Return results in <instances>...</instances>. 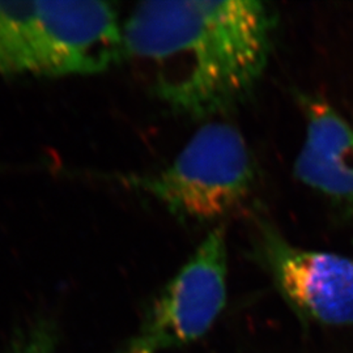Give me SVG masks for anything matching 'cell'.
Masks as SVG:
<instances>
[{"instance_id": "277c9868", "label": "cell", "mask_w": 353, "mask_h": 353, "mask_svg": "<svg viewBox=\"0 0 353 353\" xmlns=\"http://www.w3.org/2000/svg\"><path fill=\"white\" fill-rule=\"evenodd\" d=\"M252 254L299 316L330 327L353 326V259L293 245L265 217L255 216Z\"/></svg>"}, {"instance_id": "52a82bcc", "label": "cell", "mask_w": 353, "mask_h": 353, "mask_svg": "<svg viewBox=\"0 0 353 353\" xmlns=\"http://www.w3.org/2000/svg\"><path fill=\"white\" fill-rule=\"evenodd\" d=\"M7 353H57V336L48 321L36 319L19 330Z\"/></svg>"}, {"instance_id": "8992f818", "label": "cell", "mask_w": 353, "mask_h": 353, "mask_svg": "<svg viewBox=\"0 0 353 353\" xmlns=\"http://www.w3.org/2000/svg\"><path fill=\"white\" fill-rule=\"evenodd\" d=\"M305 139L294 178L318 194L353 233V127L325 99L299 93Z\"/></svg>"}, {"instance_id": "5b68a950", "label": "cell", "mask_w": 353, "mask_h": 353, "mask_svg": "<svg viewBox=\"0 0 353 353\" xmlns=\"http://www.w3.org/2000/svg\"><path fill=\"white\" fill-rule=\"evenodd\" d=\"M228 296L225 224L214 225L152 305L132 343L153 353L203 338L223 313Z\"/></svg>"}, {"instance_id": "3957f363", "label": "cell", "mask_w": 353, "mask_h": 353, "mask_svg": "<svg viewBox=\"0 0 353 353\" xmlns=\"http://www.w3.org/2000/svg\"><path fill=\"white\" fill-rule=\"evenodd\" d=\"M122 186L151 196L183 224L211 225L241 208L255 186V164L237 127H201L172 164L150 174L113 176Z\"/></svg>"}, {"instance_id": "6da1fadb", "label": "cell", "mask_w": 353, "mask_h": 353, "mask_svg": "<svg viewBox=\"0 0 353 353\" xmlns=\"http://www.w3.org/2000/svg\"><path fill=\"white\" fill-rule=\"evenodd\" d=\"M275 13L252 0L144 1L123 24L125 59L154 97L192 119L227 112L263 75Z\"/></svg>"}, {"instance_id": "7a4b0ae2", "label": "cell", "mask_w": 353, "mask_h": 353, "mask_svg": "<svg viewBox=\"0 0 353 353\" xmlns=\"http://www.w3.org/2000/svg\"><path fill=\"white\" fill-rule=\"evenodd\" d=\"M125 61L114 4L0 1V77L93 75Z\"/></svg>"}, {"instance_id": "ba28073f", "label": "cell", "mask_w": 353, "mask_h": 353, "mask_svg": "<svg viewBox=\"0 0 353 353\" xmlns=\"http://www.w3.org/2000/svg\"><path fill=\"white\" fill-rule=\"evenodd\" d=\"M122 353H153L151 351H148V350H145V348H143V347H140L138 344H135V343H132V341H130V344L127 345L126 348L122 351Z\"/></svg>"}]
</instances>
